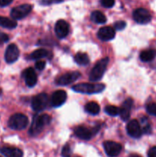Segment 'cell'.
Returning a JSON list of instances; mask_svg holds the SVG:
<instances>
[{"mask_svg": "<svg viewBox=\"0 0 156 157\" xmlns=\"http://www.w3.org/2000/svg\"><path fill=\"white\" fill-rule=\"evenodd\" d=\"M105 85L103 84H90V83H80L73 86L72 89L75 92L87 94H93L100 93L105 89Z\"/></svg>", "mask_w": 156, "mask_h": 157, "instance_id": "cell-3", "label": "cell"}, {"mask_svg": "<svg viewBox=\"0 0 156 157\" xmlns=\"http://www.w3.org/2000/svg\"><path fill=\"white\" fill-rule=\"evenodd\" d=\"M0 153L6 157H22L23 152L20 149L12 147H3L0 149Z\"/></svg>", "mask_w": 156, "mask_h": 157, "instance_id": "cell-18", "label": "cell"}, {"mask_svg": "<svg viewBox=\"0 0 156 157\" xmlns=\"http://www.w3.org/2000/svg\"><path fill=\"white\" fill-rule=\"evenodd\" d=\"M126 131L131 137L135 138V139H139L142 135L141 126L139 121L136 120H132L128 123L126 126Z\"/></svg>", "mask_w": 156, "mask_h": 157, "instance_id": "cell-11", "label": "cell"}, {"mask_svg": "<svg viewBox=\"0 0 156 157\" xmlns=\"http://www.w3.org/2000/svg\"><path fill=\"white\" fill-rule=\"evenodd\" d=\"M0 26L8 29H13L17 27V22L15 19H11L7 17L0 16Z\"/></svg>", "mask_w": 156, "mask_h": 157, "instance_id": "cell-20", "label": "cell"}, {"mask_svg": "<svg viewBox=\"0 0 156 157\" xmlns=\"http://www.w3.org/2000/svg\"><path fill=\"white\" fill-rule=\"evenodd\" d=\"M28 125V118L22 113H15L10 117L8 121L9 128L15 130L25 129Z\"/></svg>", "mask_w": 156, "mask_h": 157, "instance_id": "cell-4", "label": "cell"}, {"mask_svg": "<svg viewBox=\"0 0 156 157\" xmlns=\"http://www.w3.org/2000/svg\"><path fill=\"white\" fill-rule=\"evenodd\" d=\"M99 129H100L99 125L96 126L92 129H88L85 127L80 126V127H76L73 131L76 137L84 140H89L98 133Z\"/></svg>", "mask_w": 156, "mask_h": 157, "instance_id": "cell-5", "label": "cell"}, {"mask_svg": "<svg viewBox=\"0 0 156 157\" xmlns=\"http://www.w3.org/2000/svg\"><path fill=\"white\" fill-rule=\"evenodd\" d=\"M13 0H0V7H5L12 2Z\"/></svg>", "mask_w": 156, "mask_h": 157, "instance_id": "cell-35", "label": "cell"}, {"mask_svg": "<svg viewBox=\"0 0 156 157\" xmlns=\"http://www.w3.org/2000/svg\"><path fill=\"white\" fill-rule=\"evenodd\" d=\"M48 95L41 93L34 97L32 100V107L35 111L41 112L47 107L48 104Z\"/></svg>", "mask_w": 156, "mask_h": 157, "instance_id": "cell-6", "label": "cell"}, {"mask_svg": "<svg viewBox=\"0 0 156 157\" xmlns=\"http://www.w3.org/2000/svg\"><path fill=\"white\" fill-rule=\"evenodd\" d=\"M133 19L139 24H147L151 19V15L147 9L139 8L136 9L132 14Z\"/></svg>", "mask_w": 156, "mask_h": 157, "instance_id": "cell-8", "label": "cell"}, {"mask_svg": "<svg viewBox=\"0 0 156 157\" xmlns=\"http://www.w3.org/2000/svg\"><path fill=\"white\" fill-rule=\"evenodd\" d=\"M133 101L132 98H128L125 100L121 107L120 111H119V115L120 117L123 121H126L127 120L129 119L130 117V111H131L132 107Z\"/></svg>", "mask_w": 156, "mask_h": 157, "instance_id": "cell-17", "label": "cell"}, {"mask_svg": "<svg viewBox=\"0 0 156 157\" xmlns=\"http://www.w3.org/2000/svg\"><path fill=\"white\" fill-rule=\"evenodd\" d=\"M142 133H145V134H149L151 131V125L148 123V119L146 117H143L142 119Z\"/></svg>", "mask_w": 156, "mask_h": 157, "instance_id": "cell-26", "label": "cell"}, {"mask_svg": "<svg viewBox=\"0 0 156 157\" xmlns=\"http://www.w3.org/2000/svg\"><path fill=\"white\" fill-rule=\"evenodd\" d=\"M46 62L44 61H38L35 63V68L38 71H42L45 67Z\"/></svg>", "mask_w": 156, "mask_h": 157, "instance_id": "cell-32", "label": "cell"}, {"mask_svg": "<svg viewBox=\"0 0 156 157\" xmlns=\"http://www.w3.org/2000/svg\"><path fill=\"white\" fill-rule=\"evenodd\" d=\"M32 10V6L29 4H23L13 8L10 12L11 17L15 20H20L25 18Z\"/></svg>", "mask_w": 156, "mask_h": 157, "instance_id": "cell-7", "label": "cell"}, {"mask_svg": "<svg viewBox=\"0 0 156 157\" xmlns=\"http://www.w3.org/2000/svg\"><path fill=\"white\" fill-rule=\"evenodd\" d=\"M50 121H51V117L47 114L35 115L32 121L30 130H29V134L32 136H36L39 134L42 131L44 127L50 124Z\"/></svg>", "mask_w": 156, "mask_h": 157, "instance_id": "cell-1", "label": "cell"}, {"mask_svg": "<svg viewBox=\"0 0 156 157\" xmlns=\"http://www.w3.org/2000/svg\"><path fill=\"white\" fill-rule=\"evenodd\" d=\"M22 77L24 78L25 84L28 87H33L37 84V81H38L37 75L35 73V70L32 67H28V68L25 69L22 72Z\"/></svg>", "mask_w": 156, "mask_h": 157, "instance_id": "cell-16", "label": "cell"}, {"mask_svg": "<svg viewBox=\"0 0 156 157\" xmlns=\"http://www.w3.org/2000/svg\"><path fill=\"white\" fill-rule=\"evenodd\" d=\"M146 110L148 113L152 116H156V104L155 103H150L146 106Z\"/></svg>", "mask_w": 156, "mask_h": 157, "instance_id": "cell-28", "label": "cell"}, {"mask_svg": "<svg viewBox=\"0 0 156 157\" xmlns=\"http://www.w3.org/2000/svg\"><path fill=\"white\" fill-rule=\"evenodd\" d=\"M74 61L79 65L86 66L90 63V58L86 53L79 52L74 56Z\"/></svg>", "mask_w": 156, "mask_h": 157, "instance_id": "cell-22", "label": "cell"}, {"mask_svg": "<svg viewBox=\"0 0 156 157\" xmlns=\"http://www.w3.org/2000/svg\"><path fill=\"white\" fill-rule=\"evenodd\" d=\"M97 36L101 41H109L113 40L116 36V31L110 26H104L99 29Z\"/></svg>", "mask_w": 156, "mask_h": 157, "instance_id": "cell-13", "label": "cell"}, {"mask_svg": "<svg viewBox=\"0 0 156 157\" xmlns=\"http://www.w3.org/2000/svg\"><path fill=\"white\" fill-rule=\"evenodd\" d=\"M55 33L59 38H64L68 35L70 25L64 20H58L55 25Z\"/></svg>", "mask_w": 156, "mask_h": 157, "instance_id": "cell-14", "label": "cell"}, {"mask_svg": "<svg viewBox=\"0 0 156 157\" xmlns=\"http://www.w3.org/2000/svg\"><path fill=\"white\" fill-rule=\"evenodd\" d=\"M109 62H110V58H104L99 60L90 71V75H89L90 81L92 82H96V81L102 79L104 74H105L106 70Z\"/></svg>", "mask_w": 156, "mask_h": 157, "instance_id": "cell-2", "label": "cell"}, {"mask_svg": "<svg viewBox=\"0 0 156 157\" xmlns=\"http://www.w3.org/2000/svg\"><path fill=\"white\" fill-rule=\"evenodd\" d=\"M64 0H42L41 1V4L43 6H49V5L54 4V3H60L62 2Z\"/></svg>", "mask_w": 156, "mask_h": 157, "instance_id": "cell-31", "label": "cell"}, {"mask_svg": "<svg viewBox=\"0 0 156 157\" xmlns=\"http://www.w3.org/2000/svg\"><path fill=\"white\" fill-rule=\"evenodd\" d=\"M119 108L116 106L113 105H108L105 107V112L108 115L112 117H116L119 115Z\"/></svg>", "mask_w": 156, "mask_h": 157, "instance_id": "cell-25", "label": "cell"}, {"mask_svg": "<svg viewBox=\"0 0 156 157\" xmlns=\"http://www.w3.org/2000/svg\"><path fill=\"white\" fill-rule=\"evenodd\" d=\"M9 40V37L6 34L0 32V43H5L7 42Z\"/></svg>", "mask_w": 156, "mask_h": 157, "instance_id": "cell-33", "label": "cell"}, {"mask_svg": "<svg viewBox=\"0 0 156 157\" xmlns=\"http://www.w3.org/2000/svg\"><path fill=\"white\" fill-rule=\"evenodd\" d=\"M140 59L143 62H148L154 59L156 57V50L154 49H148L142 51L140 53Z\"/></svg>", "mask_w": 156, "mask_h": 157, "instance_id": "cell-19", "label": "cell"}, {"mask_svg": "<svg viewBox=\"0 0 156 157\" xmlns=\"http://www.w3.org/2000/svg\"><path fill=\"white\" fill-rule=\"evenodd\" d=\"M148 157H156V147L149 149L148 152Z\"/></svg>", "mask_w": 156, "mask_h": 157, "instance_id": "cell-34", "label": "cell"}, {"mask_svg": "<svg viewBox=\"0 0 156 157\" xmlns=\"http://www.w3.org/2000/svg\"><path fill=\"white\" fill-rule=\"evenodd\" d=\"M125 27H126V23L124 21H117L114 24L115 29L118 31L123 30Z\"/></svg>", "mask_w": 156, "mask_h": 157, "instance_id": "cell-29", "label": "cell"}, {"mask_svg": "<svg viewBox=\"0 0 156 157\" xmlns=\"http://www.w3.org/2000/svg\"><path fill=\"white\" fill-rule=\"evenodd\" d=\"M0 157H2V156H0Z\"/></svg>", "mask_w": 156, "mask_h": 157, "instance_id": "cell-37", "label": "cell"}, {"mask_svg": "<svg viewBox=\"0 0 156 157\" xmlns=\"http://www.w3.org/2000/svg\"><path fill=\"white\" fill-rule=\"evenodd\" d=\"M50 55V52L44 48H39L35 50V52H32L30 55V58L34 60L41 59L42 58H46L48 57Z\"/></svg>", "mask_w": 156, "mask_h": 157, "instance_id": "cell-24", "label": "cell"}, {"mask_svg": "<svg viewBox=\"0 0 156 157\" xmlns=\"http://www.w3.org/2000/svg\"><path fill=\"white\" fill-rule=\"evenodd\" d=\"M62 157H71V149L68 144H65L63 147L62 152H61Z\"/></svg>", "mask_w": 156, "mask_h": 157, "instance_id": "cell-27", "label": "cell"}, {"mask_svg": "<svg viewBox=\"0 0 156 157\" xmlns=\"http://www.w3.org/2000/svg\"><path fill=\"white\" fill-rule=\"evenodd\" d=\"M103 147L109 157H116L122 151V145L114 141H106L103 144Z\"/></svg>", "mask_w": 156, "mask_h": 157, "instance_id": "cell-9", "label": "cell"}, {"mask_svg": "<svg viewBox=\"0 0 156 157\" xmlns=\"http://www.w3.org/2000/svg\"><path fill=\"white\" fill-rule=\"evenodd\" d=\"M86 112L91 115H97L100 111V107L96 102L92 101V102L87 103L84 107Z\"/></svg>", "mask_w": 156, "mask_h": 157, "instance_id": "cell-21", "label": "cell"}, {"mask_svg": "<svg viewBox=\"0 0 156 157\" xmlns=\"http://www.w3.org/2000/svg\"><path fill=\"white\" fill-rule=\"evenodd\" d=\"M80 76V73L78 71L68 72V73H66L60 76L56 80V84L61 86L69 85L70 84H72L75 81H76Z\"/></svg>", "mask_w": 156, "mask_h": 157, "instance_id": "cell-10", "label": "cell"}, {"mask_svg": "<svg viewBox=\"0 0 156 157\" xmlns=\"http://www.w3.org/2000/svg\"><path fill=\"white\" fill-rule=\"evenodd\" d=\"M100 3L103 7L112 8L115 5V0H100Z\"/></svg>", "mask_w": 156, "mask_h": 157, "instance_id": "cell-30", "label": "cell"}, {"mask_svg": "<svg viewBox=\"0 0 156 157\" xmlns=\"http://www.w3.org/2000/svg\"><path fill=\"white\" fill-rule=\"evenodd\" d=\"M91 20L97 24H104L106 21V18L102 12L99 11H94L91 14Z\"/></svg>", "mask_w": 156, "mask_h": 157, "instance_id": "cell-23", "label": "cell"}, {"mask_svg": "<svg viewBox=\"0 0 156 157\" xmlns=\"http://www.w3.org/2000/svg\"><path fill=\"white\" fill-rule=\"evenodd\" d=\"M19 49L15 44H11L6 48L5 52V60L9 64H12L18 59Z\"/></svg>", "mask_w": 156, "mask_h": 157, "instance_id": "cell-12", "label": "cell"}, {"mask_svg": "<svg viewBox=\"0 0 156 157\" xmlns=\"http://www.w3.org/2000/svg\"><path fill=\"white\" fill-rule=\"evenodd\" d=\"M128 157H142V156H140L139 155H137V154H132Z\"/></svg>", "mask_w": 156, "mask_h": 157, "instance_id": "cell-36", "label": "cell"}, {"mask_svg": "<svg viewBox=\"0 0 156 157\" xmlns=\"http://www.w3.org/2000/svg\"><path fill=\"white\" fill-rule=\"evenodd\" d=\"M67 100V93L64 90H58L54 92L50 99V104L54 107H61Z\"/></svg>", "mask_w": 156, "mask_h": 157, "instance_id": "cell-15", "label": "cell"}]
</instances>
